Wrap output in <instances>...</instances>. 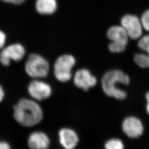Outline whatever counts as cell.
Wrapping results in <instances>:
<instances>
[{"label":"cell","mask_w":149,"mask_h":149,"mask_svg":"<svg viewBox=\"0 0 149 149\" xmlns=\"http://www.w3.org/2000/svg\"><path fill=\"white\" fill-rule=\"evenodd\" d=\"M13 116L20 125L31 127L42 121L44 113L37 101L23 97L20 99L13 107Z\"/></svg>","instance_id":"1"},{"label":"cell","mask_w":149,"mask_h":149,"mask_svg":"<svg viewBox=\"0 0 149 149\" xmlns=\"http://www.w3.org/2000/svg\"><path fill=\"white\" fill-rule=\"evenodd\" d=\"M130 83V77L118 69L106 72L101 79V86L104 93L107 96L118 100H125L127 94L125 90L118 88L117 84L127 86Z\"/></svg>","instance_id":"2"},{"label":"cell","mask_w":149,"mask_h":149,"mask_svg":"<svg viewBox=\"0 0 149 149\" xmlns=\"http://www.w3.org/2000/svg\"><path fill=\"white\" fill-rule=\"evenodd\" d=\"M26 73L34 79L47 77L50 70L48 61L40 54H30L26 61L24 66Z\"/></svg>","instance_id":"3"},{"label":"cell","mask_w":149,"mask_h":149,"mask_svg":"<svg viewBox=\"0 0 149 149\" xmlns=\"http://www.w3.org/2000/svg\"><path fill=\"white\" fill-rule=\"evenodd\" d=\"M75 64L76 59L72 55L64 54L58 57L54 64V74L56 80L61 83L70 80L72 69Z\"/></svg>","instance_id":"4"},{"label":"cell","mask_w":149,"mask_h":149,"mask_svg":"<svg viewBox=\"0 0 149 149\" xmlns=\"http://www.w3.org/2000/svg\"><path fill=\"white\" fill-rule=\"evenodd\" d=\"M25 48L21 44H14L3 48L0 53V62L4 66L8 67L12 61L19 62L24 58Z\"/></svg>","instance_id":"5"},{"label":"cell","mask_w":149,"mask_h":149,"mask_svg":"<svg viewBox=\"0 0 149 149\" xmlns=\"http://www.w3.org/2000/svg\"><path fill=\"white\" fill-rule=\"evenodd\" d=\"M29 94L37 101L47 100L52 95V88L49 84L38 79H34L28 86Z\"/></svg>","instance_id":"6"},{"label":"cell","mask_w":149,"mask_h":149,"mask_svg":"<svg viewBox=\"0 0 149 149\" xmlns=\"http://www.w3.org/2000/svg\"><path fill=\"white\" fill-rule=\"evenodd\" d=\"M121 25L127 31L129 38L133 40L139 39L142 37V27L141 19L133 15L127 14L122 17Z\"/></svg>","instance_id":"7"},{"label":"cell","mask_w":149,"mask_h":149,"mask_svg":"<svg viewBox=\"0 0 149 149\" xmlns=\"http://www.w3.org/2000/svg\"><path fill=\"white\" fill-rule=\"evenodd\" d=\"M73 83L76 87L86 91L96 86L97 79L86 69H80L76 71L73 76Z\"/></svg>","instance_id":"8"},{"label":"cell","mask_w":149,"mask_h":149,"mask_svg":"<svg viewBox=\"0 0 149 149\" xmlns=\"http://www.w3.org/2000/svg\"><path fill=\"white\" fill-rule=\"evenodd\" d=\"M123 131L131 139L139 138L143 133L144 127L139 118L135 116L125 118L122 125Z\"/></svg>","instance_id":"9"},{"label":"cell","mask_w":149,"mask_h":149,"mask_svg":"<svg viewBox=\"0 0 149 149\" xmlns=\"http://www.w3.org/2000/svg\"><path fill=\"white\" fill-rule=\"evenodd\" d=\"M58 135L59 143L65 149H74L79 143V138L77 133L71 128H61L58 131Z\"/></svg>","instance_id":"10"},{"label":"cell","mask_w":149,"mask_h":149,"mask_svg":"<svg viewBox=\"0 0 149 149\" xmlns=\"http://www.w3.org/2000/svg\"><path fill=\"white\" fill-rule=\"evenodd\" d=\"M27 144L29 147L33 149H47L50 145L48 135L42 131H35L29 136Z\"/></svg>","instance_id":"11"},{"label":"cell","mask_w":149,"mask_h":149,"mask_svg":"<svg viewBox=\"0 0 149 149\" xmlns=\"http://www.w3.org/2000/svg\"><path fill=\"white\" fill-rule=\"evenodd\" d=\"M107 37L111 42H119L125 45L128 43V37L127 31L122 26H113L109 29Z\"/></svg>","instance_id":"12"},{"label":"cell","mask_w":149,"mask_h":149,"mask_svg":"<svg viewBox=\"0 0 149 149\" xmlns=\"http://www.w3.org/2000/svg\"><path fill=\"white\" fill-rule=\"evenodd\" d=\"M35 7L40 14H52L56 11L57 3L56 0H37Z\"/></svg>","instance_id":"13"},{"label":"cell","mask_w":149,"mask_h":149,"mask_svg":"<svg viewBox=\"0 0 149 149\" xmlns=\"http://www.w3.org/2000/svg\"><path fill=\"white\" fill-rule=\"evenodd\" d=\"M134 60L135 63L141 68H149V55L148 54H136L134 56Z\"/></svg>","instance_id":"14"},{"label":"cell","mask_w":149,"mask_h":149,"mask_svg":"<svg viewBox=\"0 0 149 149\" xmlns=\"http://www.w3.org/2000/svg\"><path fill=\"white\" fill-rule=\"evenodd\" d=\"M104 146L106 149H123L124 148V144L120 139H112L107 141Z\"/></svg>","instance_id":"15"},{"label":"cell","mask_w":149,"mask_h":149,"mask_svg":"<svg viewBox=\"0 0 149 149\" xmlns=\"http://www.w3.org/2000/svg\"><path fill=\"white\" fill-rule=\"evenodd\" d=\"M127 45L119 42H111L108 45L109 50L113 53H120L124 52L126 49Z\"/></svg>","instance_id":"16"},{"label":"cell","mask_w":149,"mask_h":149,"mask_svg":"<svg viewBox=\"0 0 149 149\" xmlns=\"http://www.w3.org/2000/svg\"><path fill=\"white\" fill-rule=\"evenodd\" d=\"M138 45L141 50L149 53V34L141 37L138 42Z\"/></svg>","instance_id":"17"},{"label":"cell","mask_w":149,"mask_h":149,"mask_svg":"<svg viewBox=\"0 0 149 149\" xmlns=\"http://www.w3.org/2000/svg\"><path fill=\"white\" fill-rule=\"evenodd\" d=\"M141 23L143 28L149 32V9L146 11L142 14L141 18Z\"/></svg>","instance_id":"18"},{"label":"cell","mask_w":149,"mask_h":149,"mask_svg":"<svg viewBox=\"0 0 149 149\" xmlns=\"http://www.w3.org/2000/svg\"><path fill=\"white\" fill-rule=\"evenodd\" d=\"M6 35L3 31L0 30V49L3 48L6 44Z\"/></svg>","instance_id":"19"},{"label":"cell","mask_w":149,"mask_h":149,"mask_svg":"<svg viewBox=\"0 0 149 149\" xmlns=\"http://www.w3.org/2000/svg\"><path fill=\"white\" fill-rule=\"evenodd\" d=\"M11 147L8 142L4 141H0V149H11Z\"/></svg>","instance_id":"20"},{"label":"cell","mask_w":149,"mask_h":149,"mask_svg":"<svg viewBox=\"0 0 149 149\" xmlns=\"http://www.w3.org/2000/svg\"><path fill=\"white\" fill-rule=\"evenodd\" d=\"M5 96V92L2 86L0 84V102L3 101Z\"/></svg>","instance_id":"21"},{"label":"cell","mask_w":149,"mask_h":149,"mask_svg":"<svg viewBox=\"0 0 149 149\" xmlns=\"http://www.w3.org/2000/svg\"><path fill=\"white\" fill-rule=\"evenodd\" d=\"M145 98L147 101L146 111L149 116V91L145 95Z\"/></svg>","instance_id":"22"},{"label":"cell","mask_w":149,"mask_h":149,"mask_svg":"<svg viewBox=\"0 0 149 149\" xmlns=\"http://www.w3.org/2000/svg\"><path fill=\"white\" fill-rule=\"evenodd\" d=\"M26 0H10V3L15 4H20L24 3Z\"/></svg>","instance_id":"23"},{"label":"cell","mask_w":149,"mask_h":149,"mask_svg":"<svg viewBox=\"0 0 149 149\" xmlns=\"http://www.w3.org/2000/svg\"><path fill=\"white\" fill-rule=\"evenodd\" d=\"M1 1L6 3H10V0H1Z\"/></svg>","instance_id":"24"},{"label":"cell","mask_w":149,"mask_h":149,"mask_svg":"<svg viewBox=\"0 0 149 149\" xmlns=\"http://www.w3.org/2000/svg\"><path fill=\"white\" fill-rule=\"evenodd\" d=\"M147 54H148V55H149V53H147Z\"/></svg>","instance_id":"25"}]
</instances>
